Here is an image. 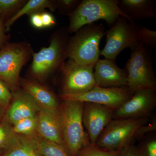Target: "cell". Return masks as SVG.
Returning a JSON list of instances; mask_svg holds the SVG:
<instances>
[{"mask_svg": "<svg viewBox=\"0 0 156 156\" xmlns=\"http://www.w3.org/2000/svg\"><path fill=\"white\" fill-rule=\"evenodd\" d=\"M83 102L62 100L58 109L62 145L69 156H77L91 144L83 122Z\"/></svg>", "mask_w": 156, "mask_h": 156, "instance_id": "1", "label": "cell"}, {"mask_svg": "<svg viewBox=\"0 0 156 156\" xmlns=\"http://www.w3.org/2000/svg\"><path fill=\"white\" fill-rule=\"evenodd\" d=\"M119 156H136V146L134 143L124 147Z\"/></svg>", "mask_w": 156, "mask_h": 156, "instance_id": "32", "label": "cell"}, {"mask_svg": "<svg viewBox=\"0 0 156 156\" xmlns=\"http://www.w3.org/2000/svg\"><path fill=\"white\" fill-rule=\"evenodd\" d=\"M119 0H82L69 16L68 33L76 32L84 26L103 20L112 26L120 16L126 17L119 6Z\"/></svg>", "mask_w": 156, "mask_h": 156, "instance_id": "3", "label": "cell"}, {"mask_svg": "<svg viewBox=\"0 0 156 156\" xmlns=\"http://www.w3.org/2000/svg\"><path fill=\"white\" fill-rule=\"evenodd\" d=\"M137 36L139 42L148 48L156 50V31L143 26H137Z\"/></svg>", "mask_w": 156, "mask_h": 156, "instance_id": "24", "label": "cell"}, {"mask_svg": "<svg viewBox=\"0 0 156 156\" xmlns=\"http://www.w3.org/2000/svg\"><path fill=\"white\" fill-rule=\"evenodd\" d=\"M115 110L97 104L84 102L83 122L91 144H95L98 136L113 119Z\"/></svg>", "mask_w": 156, "mask_h": 156, "instance_id": "12", "label": "cell"}, {"mask_svg": "<svg viewBox=\"0 0 156 156\" xmlns=\"http://www.w3.org/2000/svg\"><path fill=\"white\" fill-rule=\"evenodd\" d=\"M149 121L150 118L113 119L98 136L95 144L110 151L123 149L134 143L138 128Z\"/></svg>", "mask_w": 156, "mask_h": 156, "instance_id": "6", "label": "cell"}, {"mask_svg": "<svg viewBox=\"0 0 156 156\" xmlns=\"http://www.w3.org/2000/svg\"><path fill=\"white\" fill-rule=\"evenodd\" d=\"M136 156H156V136L154 132L146 135L136 146Z\"/></svg>", "mask_w": 156, "mask_h": 156, "instance_id": "22", "label": "cell"}, {"mask_svg": "<svg viewBox=\"0 0 156 156\" xmlns=\"http://www.w3.org/2000/svg\"><path fill=\"white\" fill-rule=\"evenodd\" d=\"M156 107V90H137L115 110L113 119L150 118Z\"/></svg>", "mask_w": 156, "mask_h": 156, "instance_id": "11", "label": "cell"}, {"mask_svg": "<svg viewBox=\"0 0 156 156\" xmlns=\"http://www.w3.org/2000/svg\"><path fill=\"white\" fill-rule=\"evenodd\" d=\"M5 23L3 22V20L0 17V47L3 45L4 43H5L8 38V37L5 34Z\"/></svg>", "mask_w": 156, "mask_h": 156, "instance_id": "33", "label": "cell"}, {"mask_svg": "<svg viewBox=\"0 0 156 156\" xmlns=\"http://www.w3.org/2000/svg\"><path fill=\"white\" fill-rule=\"evenodd\" d=\"M153 59L149 48L139 42L131 50L130 58L126 62L127 88L132 95L137 90L150 89L156 90V78Z\"/></svg>", "mask_w": 156, "mask_h": 156, "instance_id": "4", "label": "cell"}, {"mask_svg": "<svg viewBox=\"0 0 156 156\" xmlns=\"http://www.w3.org/2000/svg\"><path fill=\"white\" fill-rule=\"evenodd\" d=\"M95 86L104 88L127 87V73L120 68L115 61L104 58L98 59L94 67Z\"/></svg>", "mask_w": 156, "mask_h": 156, "instance_id": "13", "label": "cell"}, {"mask_svg": "<svg viewBox=\"0 0 156 156\" xmlns=\"http://www.w3.org/2000/svg\"><path fill=\"white\" fill-rule=\"evenodd\" d=\"M36 138L43 156H69L63 146L42 138L37 134Z\"/></svg>", "mask_w": 156, "mask_h": 156, "instance_id": "20", "label": "cell"}, {"mask_svg": "<svg viewBox=\"0 0 156 156\" xmlns=\"http://www.w3.org/2000/svg\"><path fill=\"white\" fill-rule=\"evenodd\" d=\"M12 98V92L7 85L0 80V105L7 110Z\"/></svg>", "mask_w": 156, "mask_h": 156, "instance_id": "29", "label": "cell"}, {"mask_svg": "<svg viewBox=\"0 0 156 156\" xmlns=\"http://www.w3.org/2000/svg\"><path fill=\"white\" fill-rule=\"evenodd\" d=\"M127 87L122 88H104L95 86L85 93L76 94H62V100L77 101L90 102L108 107L116 110L132 96Z\"/></svg>", "mask_w": 156, "mask_h": 156, "instance_id": "10", "label": "cell"}, {"mask_svg": "<svg viewBox=\"0 0 156 156\" xmlns=\"http://www.w3.org/2000/svg\"><path fill=\"white\" fill-rule=\"evenodd\" d=\"M106 43L101 50L100 55L105 58L115 61L117 56L126 48L134 50L139 44L137 26L134 21H129L120 16L117 21L105 31Z\"/></svg>", "mask_w": 156, "mask_h": 156, "instance_id": "7", "label": "cell"}, {"mask_svg": "<svg viewBox=\"0 0 156 156\" xmlns=\"http://www.w3.org/2000/svg\"><path fill=\"white\" fill-rule=\"evenodd\" d=\"M105 31L103 25L95 23L80 29L68 41L66 59L68 58L78 64L95 66L99 59V46Z\"/></svg>", "mask_w": 156, "mask_h": 156, "instance_id": "2", "label": "cell"}, {"mask_svg": "<svg viewBox=\"0 0 156 156\" xmlns=\"http://www.w3.org/2000/svg\"><path fill=\"white\" fill-rule=\"evenodd\" d=\"M42 22L44 27H50L56 24L54 17L50 13L44 12L41 13Z\"/></svg>", "mask_w": 156, "mask_h": 156, "instance_id": "30", "label": "cell"}, {"mask_svg": "<svg viewBox=\"0 0 156 156\" xmlns=\"http://www.w3.org/2000/svg\"><path fill=\"white\" fill-rule=\"evenodd\" d=\"M94 66L76 63L69 59L62 66V94L85 93L95 86Z\"/></svg>", "mask_w": 156, "mask_h": 156, "instance_id": "9", "label": "cell"}, {"mask_svg": "<svg viewBox=\"0 0 156 156\" xmlns=\"http://www.w3.org/2000/svg\"><path fill=\"white\" fill-rule=\"evenodd\" d=\"M6 109L0 105V122L2 120L5 114Z\"/></svg>", "mask_w": 156, "mask_h": 156, "instance_id": "34", "label": "cell"}, {"mask_svg": "<svg viewBox=\"0 0 156 156\" xmlns=\"http://www.w3.org/2000/svg\"><path fill=\"white\" fill-rule=\"evenodd\" d=\"M37 119L36 116L26 118L12 125L15 134L23 136H31L37 134Z\"/></svg>", "mask_w": 156, "mask_h": 156, "instance_id": "21", "label": "cell"}, {"mask_svg": "<svg viewBox=\"0 0 156 156\" xmlns=\"http://www.w3.org/2000/svg\"><path fill=\"white\" fill-rule=\"evenodd\" d=\"M30 50L25 44H9L0 50V80L13 93L20 89V71L28 61Z\"/></svg>", "mask_w": 156, "mask_h": 156, "instance_id": "8", "label": "cell"}, {"mask_svg": "<svg viewBox=\"0 0 156 156\" xmlns=\"http://www.w3.org/2000/svg\"><path fill=\"white\" fill-rule=\"evenodd\" d=\"M37 134L31 136L17 134L11 145L3 151L1 156H43L37 144Z\"/></svg>", "mask_w": 156, "mask_h": 156, "instance_id": "18", "label": "cell"}, {"mask_svg": "<svg viewBox=\"0 0 156 156\" xmlns=\"http://www.w3.org/2000/svg\"><path fill=\"white\" fill-rule=\"evenodd\" d=\"M67 29L56 32L50 46L43 48L33 54L30 73L34 80H44L50 74L59 71L66 59L65 53L68 42Z\"/></svg>", "mask_w": 156, "mask_h": 156, "instance_id": "5", "label": "cell"}, {"mask_svg": "<svg viewBox=\"0 0 156 156\" xmlns=\"http://www.w3.org/2000/svg\"><path fill=\"white\" fill-rule=\"evenodd\" d=\"M156 131V118L154 117L151 121L140 126L136 131L134 140H140L144 136L150 133L154 132Z\"/></svg>", "mask_w": 156, "mask_h": 156, "instance_id": "28", "label": "cell"}, {"mask_svg": "<svg viewBox=\"0 0 156 156\" xmlns=\"http://www.w3.org/2000/svg\"><path fill=\"white\" fill-rule=\"evenodd\" d=\"M55 2L49 0H30L23 6L17 13L10 17L5 23L6 31L10 30L14 22L24 14H31L38 13L47 8L53 11L56 8Z\"/></svg>", "mask_w": 156, "mask_h": 156, "instance_id": "19", "label": "cell"}, {"mask_svg": "<svg viewBox=\"0 0 156 156\" xmlns=\"http://www.w3.org/2000/svg\"><path fill=\"white\" fill-rule=\"evenodd\" d=\"M16 135L13 131L12 125L5 115L0 122V150L4 151L8 149Z\"/></svg>", "mask_w": 156, "mask_h": 156, "instance_id": "23", "label": "cell"}, {"mask_svg": "<svg viewBox=\"0 0 156 156\" xmlns=\"http://www.w3.org/2000/svg\"><path fill=\"white\" fill-rule=\"evenodd\" d=\"M122 150L110 151L90 144L83 149L77 156H119Z\"/></svg>", "mask_w": 156, "mask_h": 156, "instance_id": "25", "label": "cell"}, {"mask_svg": "<svg viewBox=\"0 0 156 156\" xmlns=\"http://www.w3.org/2000/svg\"><path fill=\"white\" fill-rule=\"evenodd\" d=\"M30 21L32 25L37 29L44 28L41 13H35L31 14Z\"/></svg>", "mask_w": 156, "mask_h": 156, "instance_id": "31", "label": "cell"}, {"mask_svg": "<svg viewBox=\"0 0 156 156\" xmlns=\"http://www.w3.org/2000/svg\"><path fill=\"white\" fill-rule=\"evenodd\" d=\"M24 2L21 0H0V17L1 15L11 14V12L18 10Z\"/></svg>", "mask_w": 156, "mask_h": 156, "instance_id": "26", "label": "cell"}, {"mask_svg": "<svg viewBox=\"0 0 156 156\" xmlns=\"http://www.w3.org/2000/svg\"><path fill=\"white\" fill-rule=\"evenodd\" d=\"M41 108L33 98L23 89L12 93L10 105L5 116L11 125L20 120L36 116Z\"/></svg>", "mask_w": 156, "mask_h": 156, "instance_id": "14", "label": "cell"}, {"mask_svg": "<svg viewBox=\"0 0 156 156\" xmlns=\"http://www.w3.org/2000/svg\"><path fill=\"white\" fill-rule=\"evenodd\" d=\"M81 2L79 0H59L56 1L55 4L61 13L69 16L75 11Z\"/></svg>", "mask_w": 156, "mask_h": 156, "instance_id": "27", "label": "cell"}, {"mask_svg": "<svg viewBox=\"0 0 156 156\" xmlns=\"http://www.w3.org/2000/svg\"><path fill=\"white\" fill-rule=\"evenodd\" d=\"M20 86L33 98L41 109L58 115L60 103L52 91L35 80L20 78Z\"/></svg>", "mask_w": 156, "mask_h": 156, "instance_id": "15", "label": "cell"}, {"mask_svg": "<svg viewBox=\"0 0 156 156\" xmlns=\"http://www.w3.org/2000/svg\"><path fill=\"white\" fill-rule=\"evenodd\" d=\"M156 0H119V8L129 21L155 19Z\"/></svg>", "mask_w": 156, "mask_h": 156, "instance_id": "16", "label": "cell"}, {"mask_svg": "<svg viewBox=\"0 0 156 156\" xmlns=\"http://www.w3.org/2000/svg\"><path fill=\"white\" fill-rule=\"evenodd\" d=\"M37 119V134L44 139L63 146L58 115L41 109Z\"/></svg>", "mask_w": 156, "mask_h": 156, "instance_id": "17", "label": "cell"}, {"mask_svg": "<svg viewBox=\"0 0 156 156\" xmlns=\"http://www.w3.org/2000/svg\"><path fill=\"white\" fill-rule=\"evenodd\" d=\"M3 151L2 150H0V155H1V154L2 153V152Z\"/></svg>", "mask_w": 156, "mask_h": 156, "instance_id": "35", "label": "cell"}]
</instances>
